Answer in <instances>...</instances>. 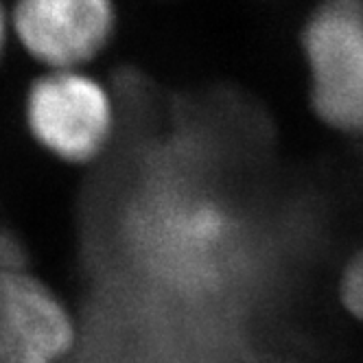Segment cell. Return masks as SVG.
<instances>
[{"instance_id":"1","label":"cell","mask_w":363,"mask_h":363,"mask_svg":"<svg viewBox=\"0 0 363 363\" xmlns=\"http://www.w3.org/2000/svg\"><path fill=\"white\" fill-rule=\"evenodd\" d=\"M22 121L42 151L82 167L114 143L121 103L112 84L92 68L40 70L24 88Z\"/></svg>"},{"instance_id":"2","label":"cell","mask_w":363,"mask_h":363,"mask_svg":"<svg viewBox=\"0 0 363 363\" xmlns=\"http://www.w3.org/2000/svg\"><path fill=\"white\" fill-rule=\"evenodd\" d=\"M298 48L311 114L337 134L363 136V0H315Z\"/></svg>"},{"instance_id":"3","label":"cell","mask_w":363,"mask_h":363,"mask_svg":"<svg viewBox=\"0 0 363 363\" xmlns=\"http://www.w3.org/2000/svg\"><path fill=\"white\" fill-rule=\"evenodd\" d=\"M11 35L40 70L92 68L112 48L118 0H9Z\"/></svg>"},{"instance_id":"4","label":"cell","mask_w":363,"mask_h":363,"mask_svg":"<svg viewBox=\"0 0 363 363\" xmlns=\"http://www.w3.org/2000/svg\"><path fill=\"white\" fill-rule=\"evenodd\" d=\"M74 342L70 311L42 280L0 276V363H60Z\"/></svg>"},{"instance_id":"5","label":"cell","mask_w":363,"mask_h":363,"mask_svg":"<svg viewBox=\"0 0 363 363\" xmlns=\"http://www.w3.org/2000/svg\"><path fill=\"white\" fill-rule=\"evenodd\" d=\"M342 302L348 308V313L363 322V247L350 258V263L344 269L342 284H340Z\"/></svg>"},{"instance_id":"6","label":"cell","mask_w":363,"mask_h":363,"mask_svg":"<svg viewBox=\"0 0 363 363\" xmlns=\"http://www.w3.org/2000/svg\"><path fill=\"white\" fill-rule=\"evenodd\" d=\"M24 245L13 232L5 225H0V276L13 274V272H24Z\"/></svg>"},{"instance_id":"7","label":"cell","mask_w":363,"mask_h":363,"mask_svg":"<svg viewBox=\"0 0 363 363\" xmlns=\"http://www.w3.org/2000/svg\"><path fill=\"white\" fill-rule=\"evenodd\" d=\"M13 44L11 35V13H9V0H0V64H3L9 46Z\"/></svg>"}]
</instances>
